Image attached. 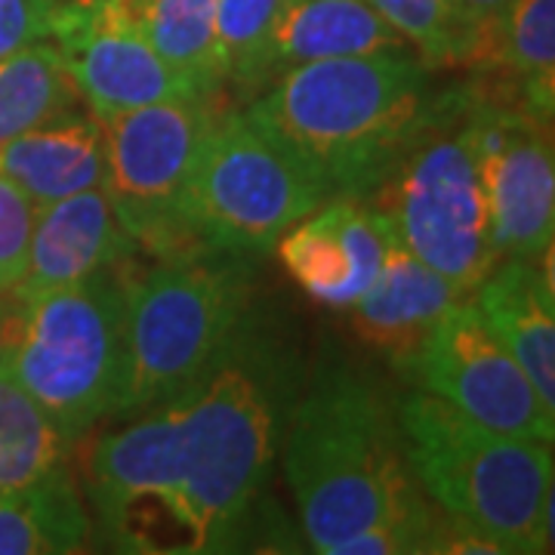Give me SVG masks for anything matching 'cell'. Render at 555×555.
<instances>
[{
  "instance_id": "obj_24",
  "label": "cell",
  "mask_w": 555,
  "mask_h": 555,
  "mask_svg": "<svg viewBox=\"0 0 555 555\" xmlns=\"http://www.w3.org/2000/svg\"><path fill=\"white\" fill-rule=\"evenodd\" d=\"M291 0H217V40L222 87L247 102L257 90L266 40Z\"/></svg>"
},
{
  "instance_id": "obj_22",
  "label": "cell",
  "mask_w": 555,
  "mask_h": 555,
  "mask_svg": "<svg viewBox=\"0 0 555 555\" xmlns=\"http://www.w3.org/2000/svg\"><path fill=\"white\" fill-rule=\"evenodd\" d=\"M78 90L68 78L53 40L0 56V142L78 108Z\"/></svg>"
},
{
  "instance_id": "obj_21",
  "label": "cell",
  "mask_w": 555,
  "mask_h": 555,
  "mask_svg": "<svg viewBox=\"0 0 555 555\" xmlns=\"http://www.w3.org/2000/svg\"><path fill=\"white\" fill-rule=\"evenodd\" d=\"M537 115L555 108V0H513L494 28V65Z\"/></svg>"
},
{
  "instance_id": "obj_7",
  "label": "cell",
  "mask_w": 555,
  "mask_h": 555,
  "mask_svg": "<svg viewBox=\"0 0 555 555\" xmlns=\"http://www.w3.org/2000/svg\"><path fill=\"white\" fill-rule=\"evenodd\" d=\"M364 201L389 219L414 257L436 269L460 297L473 299L500 257L473 142L469 80L448 83L436 115Z\"/></svg>"
},
{
  "instance_id": "obj_27",
  "label": "cell",
  "mask_w": 555,
  "mask_h": 555,
  "mask_svg": "<svg viewBox=\"0 0 555 555\" xmlns=\"http://www.w3.org/2000/svg\"><path fill=\"white\" fill-rule=\"evenodd\" d=\"M35 204L13 182L0 179V294L20 284L28 262Z\"/></svg>"
},
{
  "instance_id": "obj_9",
  "label": "cell",
  "mask_w": 555,
  "mask_h": 555,
  "mask_svg": "<svg viewBox=\"0 0 555 555\" xmlns=\"http://www.w3.org/2000/svg\"><path fill=\"white\" fill-rule=\"evenodd\" d=\"M217 100H167L102 120L105 195L139 250L170 257L198 247L182 219V198Z\"/></svg>"
},
{
  "instance_id": "obj_11",
  "label": "cell",
  "mask_w": 555,
  "mask_h": 555,
  "mask_svg": "<svg viewBox=\"0 0 555 555\" xmlns=\"http://www.w3.org/2000/svg\"><path fill=\"white\" fill-rule=\"evenodd\" d=\"M401 374L481 426L543 444L555 441V411L543 404L473 299L456 302L438 321Z\"/></svg>"
},
{
  "instance_id": "obj_5",
  "label": "cell",
  "mask_w": 555,
  "mask_h": 555,
  "mask_svg": "<svg viewBox=\"0 0 555 555\" xmlns=\"http://www.w3.org/2000/svg\"><path fill=\"white\" fill-rule=\"evenodd\" d=\"M0 356L68 444L118 414L127 377V281L112 269L43 291L10 294Z\"/></svg>"
},
{
  "instance_id": "obj_6",
  "label": "cell",
  "mask_w": 555,
  "mask_h": 555,
  "mask_svg": "<svg viewBox=\"0 0 555 555\" xmlns=\"http://www.w3.org/2000/svg\"><path fill=\"white\" fill-rule=\"evenodd\" d=\"M250 321L247 257L207 247L160 257L127 281V377L118 414L182 392Z\"/></svg>"
},
{
  "instance_id": "obj_29",
  "label": "cell",
  "mask_w": 555,
  "mask_h": 555,
  "mask_svg": "<svg viewBox=\"0 0 555 555\" xmlns=\"http://www.w3.org/2000/svg\"><path fill=\"white\" fill-rule=\"evenodd\" d=\"M7 312H10V291L0 294V337H3V321H7Z\"/></svg>"
},
{
  "instance_id": "obj_10",
  "label": "cell",
  "mask_w": 555,
  "mask_h": 555,
  "mask_svg": "<svg viewBox=\"0 0 555 555\" xmlns=\"http://www.w3.org/2000/svg\"><path fill=\"white\" fill-rule=\"evenodd\" d=\"M469 120L500 259H540L555 235L553 118L503 75L469 78Z\"/></svg>"
},
{
  "instance_id": "obj_3",
  "label": "cell",
  "mask_w": 555,
  "mask_h": 555,
  "mask_svg": "<svg viewBox=\"0 0 555 555\" xmlns=\"http://www.w3.org/2000/svg\"><path fill=\"white\" fill-rule=\"evenodd\" d=\"M444 90L414 50H386L291 68L241 112L327 198H371L436 115Z\"/></svg>"
},
{
  "instance_id": "obj_25",
  "label": "cell",
  "mask_w": 555,
  "mask_h": 555,
  "mask_svg": "<svg viewBox=\"0 0 555 555\" xmlns=\"http://www.w3.org/2000/svg\"><path fill=\"white\" fill-rule=\"evenodd\" d=\"M433 68H456L451 0H364Z\"/></svg>"
},
{
  "instance_id": "obj_19",
  "label": "cell",
  "mask_w": 555,
  "mask_h": 555,
  "mask_svg": "<svg viewBox=\"0 0 555 555\" xmlns=\"http://www.w3.org/2000/svg\"><path fill=\"white\" fill-rule=\"evenodd\" d=\"M93 518L65 463L0 494V555L83 553Z\"/></svg>"
},
{
  "instance_id": "obj_26",
  "label": "cell",
  "mask_w": 555,
  "mask_h": 555,
  "mask_svg": "<svg viewBox=\"0 0 555 555\" xmlns=\"http://www.w3.org/2000/svg\"><path fill=\"white\" fill-rule=\"evenodd\" d=\"M513 0H451L456 28V68L488 75L494 65V28Z\"/></svg>"
},
{
  "instance_id": "obj_8",
  "label": "cell",
  "mask_w": 555,
  "mask_h": 555,
  "mask_svg": "<svg viewBox=\"0 0 555 555\" xmlns=\"http://www.w3.org/2000/svg\"><path fill=\"white\" fill-rule=\"evenodd\" d=\"M324 189L238 108H219L201 142L182 198L192 241L235 257H266L278 238L318 210Z\"/></svg>"
},
{
  "instance_id": "obj_12",
  "label": "cell",
  "mask_w": 555,
  "mask_h": 555,
  "mask_svg": "<svg viewBox=\"0 0 555 555\" xmlns=\"http://www.w3.org/2000/svg\"><path fill=\"white\" fill-rule=\"evenodd\" d=\"M50 40L60 50L80 102L96 118H112L152 102L201 96L189 80L160 60L115 0L62 3Z\"/></svg>"
},
{
  "instance_id": "obj_16",
  "label": "cell",
  "mask_w": 555,
  "mask_h": 555,
  "mask_svg": "<svg viewBox=\"0 0 555 555\" xmlns=\"http://www.w3.org/2000/svg\"><path fill=\"white\" fill-rule=\"evenodd\" d=\"M553 247L540 259H500L473 294L478 315L509 349L555 411V275Z\"/></svg>"
},
{
  "instance_id": "obj_23",
  "label": "cell",
  "mask_w": 555,
  "mask_h": 555,
  "mask_svg": "<svg viewBox=\"0 0 555 555\" xmlns=\"http://www.w3.org/2000/svg\"><path fill=\"white\" fill-rule=\"evenodd\" d=\"M68 448L0 356V494L62 466Z\"/></svg>"
},
{
  "instance_id": "obj_13",
  "label": "cell",
  "mask_w": 555,
  "mask_h": 555,
  "mask_svg": "<svg viewBox=\"0 0 555 555\" xmlns=\"http://www.w3.org/2000/svg\"><path fill=\"white\" fill-rule=\"evenodd\" d=\"M386 235L389 222L371 201L331 198L294 222L275 254L306 297L346 312L377 281Z\"/></svg>"
},
{
  "instance_id": "obj_4",
  "label": "cell",
  "mask_w": 555,
  "mask_h": 555,
  "mask_svg": "<svg viewBox=\"0 0 555 555\" xmlns=\"http://www.w3.org/2000/svg\"><path fill=\"white\" fill-rule=\"evenodd\" d=\"M423 494L500 540L506 555L553 553V444L506 436L426 389L396 401Z\"/></svg>"
},
{
  "instance_id": "obj_2",
  "label": "cell",
  "mask_w": 555,
  "mask_h": 555,
  "mask_svg": "<svg viewBox=\"0 0 555 555\" xmlns=\"http://www.w3.org/2000/svg\"><path fill=\"white\" fill-rule=\"evenodd\" d=\"M294 377L284 346L250 315L232 346L170 396L185 555L250 546V525L297 401Z\"/></svg>"
},
{
  "instance_id": "obj_15",
  "label": "cell",
  "mask_w": 555,
  "mask_h": 555,
  "mask_svg": "<svg viewBox=\"0 0 555 555\" xmlns=\"http://www.w3.org/2000/svg\"><path fill=\"white\" fill-rule=\"evenodd\" d=\"M456 302H463V297L436 269L414 257L389 225L377 281L346 312L358 337L389 358V364L401 374Z\"/></svg>"
},
{
  "instance_id": "obj_14",
  "label": "cell",
  "mask_w": 555,
  "mask_h": 555,
  "mask_svg": "<svg viewBox=\"0 0 555 555\" xmlns=\"http://www.w3.org/2000/svg\"><path fill=\"white\" fill-rule=\"evenodd\" d=\"M133 250H139L137 241L118 222L102 185L40 204L35 207L25 272L10 294L35 297L56 291L102 269H115Z\"/></svg>"
},
{
  "instance_id": "obj_1",
  "label": "cell",
  "mask_w": 555,
  "mask_h": 555,
  "mask_svg": "<svg viewBox=\"0 0 555 555\" xmlns=\"http://www.w3.org/2000/svg\"><path fill=\"white\" fill-rule=\"evenodd\" d=\"M278 456L312 553L337 555L374 528H404L420 537V553H436L444 509L408 463L396 398L358 367H318L291 408Z\"/></svg>"
},
{
  "instance_id": "obj_20",
  "label": "cell",
  "mask_w": 555,
  "mask_h": 555,
  "mask_svg": "<svg viewBox=\"0 0 555 555\" xmlns=\"http://www.w3.org/2000/svg\"><path fill=\"white\" fill-rule=\"evenodd\" d=\"M160 60L201 96L219 100L222 65L217 40V0H115Z\"/></svg>"
},
{
  "instance_id": "obj_28",
  "label": "cell",
  "mask_w": 555,
  "mask_h": 555,
  "mask_svg": "<svg viewBox=\"0 0 555 555\" xmlns=\"http://www.w3.org/2000/svg\"><path fill=\"white\" fill-rule=\"evenodd\" d=\"M62 0H0V56L53 38Z\"/></svg>"
},
{
  "instance_id": "obj_17",
  "label": "cell",
  "mask_w": 555,
  "mask_h": 555,
  "mask_svg": "<svg viewBox=\"0 0 555 555\" xmlns=\"http://www.w3.org/2000/svg\"><path fill=\"white\" fill-rule=\"evenodd\" d=\"M0 179L13 182L35 207L100 189L105 182L102 120L72 108L0 142Z\"/></svg>"
},
{
  "instance_id": "obj_18",
  "label": "cell",
  "mask_w": 555,
  "mask_h": 555,
  "mask_svg": "<svg viewBox=\"0 0 555 555\" xmlns=\"http://www.w3.org/2000/svg\"><path fill=\"white\" fill-rule=\"evenodd\" d=\"M386 50H411V47L364 0H291V7L281 13V20L266 40L254 96L284 72L299 65L339 60V56H367Z\"/></svg>"
}]
</instances>
